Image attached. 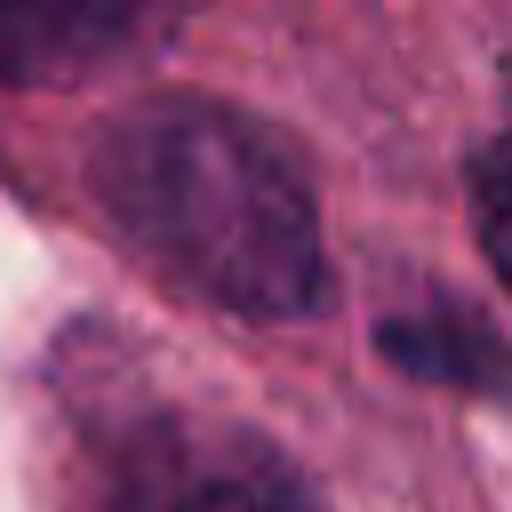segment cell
<instances>
[{
  "instance_id": "cell-1",
  "label": "cell",
  "mask_w": 512,
  "mask_h": 512,
  "mask_svg": "<svg viewBox=\"0 0 512 512\" xmlns=\"http://www.w3.org/2000/svg\"><path fill=\"white\" fill-rule=\"evenodd\" d=\"M88 192L152 272L216 312L304 320L328 296L304 168L224 96L152 88L120 104L88 144Z\"/></svg>"
},
{
  "instance_id": "cell-2",
  "label": "cell",
  "mask_w": 512,
  "mask_h": 512,
  "mask_svg": "<svg viewBox=\"0 0 512 512\" xmlns=\"http://www.w3.org/2000/svg\"><path fill=\"white\" fill-rule=\"evenodd\" d=\"M176 16L144 0H0V80L8 88H72L128 48L168 40Z\"/></svg>"
},
{
  "instance_id": "cell-3",
  "label": "cell",
  "mask_w": 512,
  "mask_h": 512,
  "mask_svg": "<svg viewBox=\"0 0 512 512\" xmlns=\"http://www.w3.org/2000/svg\"><path fill=\"white\" fill-rule=\"evenodd\" d=\"M384 360H400L408 376L424 384H456V392H504L512 384V352L456 304H432V312H392L376 328Z\"/></svg>"
},
{
  "instance_id": "cell-4",
  "label": "cell",
  "mask_w": 512,
  "mask_h": 512,
  "mask_svg": "<svg viewBox=\"0 0 512 512\" xmlns=\"http://www.w3.org/2000/svg\"><path fill=\"white\" fill-rule=\"evenodd\" d=\"M464 184H472V232H480L504 296H512V128H496V136L472 152Z\"/></svg>"
},
{
  "instance_id": "cell-5",
  "label": "cell",
  "mask_w": 512,
  "mask_h": 512,
  "mask_svg": "<svg viewBox=\"0 0 512 512\" xmlns=\"http://www.w3.org/2000/svg\"><path fill=\"white\" fill-rule=\"evenodd\" d=\"M168 512H320V504L280 472H216V480L176 488Z\"/></svg>"
}]
</instances>
